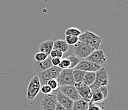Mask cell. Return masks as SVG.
Masks as SVG:
<instances>
[{"label":"cell","mask_w":128,"mask_h":110,"mask_svg":"<svg viewBox=\"0 0 128 110\" xmlns=\"http://www.w3.org/2000/svg\"><path fill=\"white\" fill-rule=\"evenodd\" d=\"M57 103L56 95H45L41 101V108L42 110H55Z\"/></svg>","instance_id":"9"},{"label":"cell","mask_w":128,"mask_h":110,"mask_svg":"<svg viewBox=\"0 0 128 110\" xmlns=\"http://www.w3.org/2000/svg\"><path fill=\"white\" fill-rule=\"evenodd\" d=\"M107 57L104 55L103 50H94L89 57H87L85 60L89 61L92 63L96 64L102 66L107 61Z\"/></svg>","instance_id":"8"},{"label":"cell","mask_w":128,"mask_h":110,"mask_svg":"<svg viewBox=\"0 0 128 110\" xmlns=\"http://www.w3.org/2000/svg\"><path fill=\"white\" fill-rule=\"evenodd\" d=\"M59 86H74L75 81L73 76V69H62L57 78Z\"/></svg>","instance_id":"6"},{"label":"cell","mask_w":128,"mask_h":110,"mask_svg":"<svg viewBox=\"0 0 128 110\" xmlns=\"http://www.w3.org/2000/svg\"><path fill=\"white\" fill-rule=\"evenodd\" d=\"M57 102L63 106L66 110H72L74 101L70 99L68 97L64 95L60 92H58L56 95Z\"/></svg>","instance_id":"13"},{"label":"cell","mask_w":128,"mask_h":110,"mask_svg":"<svg viewBox=\"0 0 128 110\" xmlns=\"http://www.w3.org/2000/svg\"><path fill=\"white\" fill-rule=\"evenodd\" d=\"M41 89V84L38 76L35 75L32 78L28 84L26 91V98L29 101H32L35 99Z\"/></svg>","instance_id":"4"},{"label":"cell","mask_w":128,"mask_h":110,"mask_svg":"<svg viewBox=\"0 0 128 110\" xmlns=\"http://www.w3.org/2000/svg\"><path fill=\"white\" fill-rule=\"evenodd\" d=\"M58 67L61 69H70V61H68L66 58H64V59H61L60 64H59Z\"/></svg>","instance_id":"24"},{"label":"cell","mask_w":128,"mask_h":110,"mask_svg":"<svg viewBox=\"0 0 128 110\" xmlns=\"http://www.w3.org/2000/svg\"><path fill=\"white\" fill-rule=\"evenodd\" d=\"M55 110H66L63 107V106H62L60 104H59V103H57L56 106Z\"/></svg>","instance_id":"31"},{"label":"cell","mask_w":128,"mask_h":110,"mask_svg":"<svg viewBox=\"0 0 128 110\" xmlns=\"http://www.w3.org/2000/svg\"><path fill=\"white\" fill-rule=\"evenodd\" d=\"M103 110V108L100 107L99 105L90 101L88 103V110Z\"/></svg>","instance_id":"28"},{"label":"cell","mask_w":128,"mask_h":110,"mask_svg":"<svg viewBox=\"0 0 128 110\" xmlns=\"http://www.w3.org/2000/svg\"><path fill=\"white\" fill-rule=\"evenodd\" d=\"M96 79V73L94 72H86L82 83L87 86L90 87L95 81Z\"/></svg>","instance_id":"17"},{"label":"cell","mask_w":128,"mask_h":110,"mask_svg":"<svg viewBox=\"0 0 128 110\" xmlns=\"http://www.w3.org/2000/svg\"><path fill=\"white\" fill-rule=\"evenodd\" d=\"M86 72L78 69H73V76L75 83H81L83 82L84 76Z\"/></svg>","instance_id":"19"},{"label":"cell","mask_w":128,"mask_h":110,"mask_svg":"<svg viewBox=\"0 0 128 110\" xmlns=\"http://www.w3.org/2000/svg\"><path fill=\"white\" fill-rule=\"evenodd\" d=\"M88 110V103L82 99L74 101L72 110Z\"/></svg>","instance_id":"18"},{"label":"cell","mask_w":128,"mask_h":110,"mask_svg":"<svg viewBox=\"0 0 128 110\" xmlns=\"http://www.w3.org/2000/svg\"><path fill=\"white\" fill-rule=\"evenodd\" d=\"M104 100L103 95L102 93L100 91L99 89H96L92 91V96L91 99H90V102L93 103H102L103 101Z\"/></svg>","instance_id":"16"},{"label":"cell","mask_w":128,"mask_h":110,"mask_svg":"<svg viewBox=\"0 0 128 110\" xmlns=\"http://www.w3.org/2000/svg\"><path fill=\"white\" fill-rule=\"evenodd\" d=\"M48 55H47L46 54L39 52L35 54L34 58L35 61H36V62H42V61L46 60L47 57H48Z\"/></svg>","instance_id":"23"},{"label":"cell","mask_w":128,"mask_h":110,"mask_svg":"<svg viewBox=\"0 0 128 110\" xmlns=\"http://www.w3.org/2000/svg\"><path fill=\"white\" fill-rule=\"evenodd\" d=\"M108 84V77L107 71L103 67H102L98 71L96 72V79L94 83L89 87L91 91L102 87L107 86Z\"/></svg>","instance_id":"2"},{"label":"cell","mask_w":128,"mask_h":110,"mask_svg":"<svg viewBox=\"0 0 128 110\" xmlns=\"http://www.w3.org/2000/svg\"><path fill=\"white\" fill-rule=\"evenodd\" d=\"M61 70L62 69H60L59 67L52 66L49 69L43 71V72L37 74L36 75L39 78L41 86L46 84V83L50 80H56Z\"/></svg>","instance_id":"3"},{"label":"cell","mask_w":128,"mask_h":110,"mask_svg":"<svg viewBox=\"0 0 128 110\" xmlns=\"http://www.w3.org/2000/svg\"><path fill=\"white\" fill-rule=\"evenodd\" d=\"M61 59H60V58L58 57L52 58V59H51V64H52V66H59V65L60 63V61H61Z\"/></svg>","instance_id":"29"},{"label":"cell","mask_w":128,"mask_h":110,"mask_svg":"<svg viewBox=\"0 0 128 110\" xmlns=\"http://www.w3.org/2000/svg\"><path fill=\"white\" fill-rule=\"evenodd\" d=\"M99 90L102 93V94L103 95V97H104V99H105L106 98L108 97V88L106 86L104 87H102L99 88Z\"/></svg>","instance_id":"30"},{"label":"cell","mask_w":128,"mask_h":110,"mask_svg":"<svg viewBox=\"0 0 128 110\" xmlns=\"http://www.w3.org/2000/svg\"><path fill=\"white\" fill-rule=\"evenodd\" d=\"M64 41L68 44V45L75 46L79 41L78 37L73 36H66Z\"/></svg>","instance_id":"22"},{"label":"cell","mask_w":128,"mask_h":110,"mask_svg":"<svg viewBox=\"0 0 128 110\" xmlns=\"http://www.w3.org/2000/svg\"><path fill=\"white\" fill-rule=\"evenodd\" d=\"M46 84L51 88L52 90H56L58 89L59 87V84H58V82H57V80L54 79V80H50L48 81Z\"/></svg>","instance_id":"27"},{"label":"cell","mask_w":128,"mask_h":110,"mask_svg":"<svg viewBox=\"0 0 128 110\" xmlns=\"http://www.w3.org/2000/svg\"><path fill=\"white\" fill-rule=\"evenodd\" d=\"M59 92H60L64 95L68 97L73 101H76L79 100V99H81L77 91H76V89L74 86L60 87Z\"/></svg>","instance_id":"11"},{"label":"cell","mask_w":128,"mask_h":110,"mask_svg":"<svg viewBox=\"0 0 128 110\" xmlns=\"http://www.w3.org/2000/svg\"><path fill=\"white\" fill-rule=\"evenodd\" d=\"M53 49L58 50L64 54L68 52L69 50V46L63 40H57L54 41Z\"/></svg>","instance_id":"15"},{"label":"cell","mask_w":128,"mask_h":110,"mask_svg":"<svg viewBox=\"0 0 128 110\" xmlns=\"http://www.w3.org/2000/svg\"><path fill=\"white\" fill-rule=\"evenodd\" d=\"M74 87L76 89L80 99L89 103L90 101L92 96V91L89 87L85 85L82 82L75 83Z\"/></svg>","instance_id":"7"},{"label":"cell","mask_w":128,"mask_h":110,"mask_svg":"<svg viewBox=\"0 0 128 110\" xmlns=\"http://www.w3.org/2000/svg\"><path fill=\"white\" fill-rule=\"evenodd\" d=\"M53 44L54 41L51 40L42 42L39 45L40 52L44 53L47 55H49L50 52L53 50Z\"/></svg>","instance_id":"14"},{"label":"cell","mask_w":128,"mask_h":110,"mask_svg":"<svg viewBox=\"0 0 128 110\" xmlns=\"http://www.w3.org/2000/svg\"><path fill=\"white\" fill-rule=\"evenodd\" d=\"M51 59L52 58L48 55L47 59L44 61H42V62L34 61V63L32 64V68L34 70V71L36 73V74L43 72L44 71L52 67V64H51Z\"/></svg>","instance_id":"12"},{"label":"cell","mask_w":128,"mask_h":110,"mask_svg":"<svg viewBox=\"0 0 128 110\" xmlns=\"http://www.w3.org/2000/svg\"><path fill=\"white\" fill-rule=\"evenodd\" d=\"M102 68L101 66H99L96 64L92 63L87 60H81L77 66L73 69H78V70H81L85 71V72H94L99 70Z\"/></svg>","instance_id":"10"},{"label":"cell","mask_w":128,"mask_h":110,"mask_svg":"<svg viewBox=\"0 0 128 110\" xmlns=\"http://www.w3.org/2000/svg\"><path fill=\"white\" fill-rule=\"evenodd\" d=\"M79 41L87 44L95 50L100 48L102 43V38L90 31H86L78 36Z\"/></svg>","instance_id":"1"},{"label":"cell","mask_w":128,"mask_h":110,"mask_svg":"<svg viewBox=\"0 0 128 110\" xmlns=\"http://www.w3.org/2000/svg\"><path fill=\"white\" fill-rule=\"evenodd\" d=\"M82 33L80 30L76 27H69L65 31L66 36H73L78 37Z\"/></svg>","instance_id":"21"},{"label":"cell","mask_w":128,"mask_h":110,"mask_svg":"<svg viewBox=\"0 0 128 110\" xmlns=\"http://www.w3.org/2000/svg\"><path fill=\"white\" fill-rule=\"evenodd\" d=\"M66 59L70 61V69H75V67L78 64L79 62L81 61V59H78V57H76L75 55H70L69 56L66 57Z\"/></svg>","instance_id":"20"},{"label":"cell","mask_w":128,"mask_h":110,"mask_svg":"<svg viewBox=\"0 0 128 110\" xmlns=\"http://www.w3.org/2000/svg\"><path fill=\"white\" fill-rule=\"evenodd\" d=\"M40 91L42 92L43 94L45 95H48L52 94V92H53V90L51 89V88L48 86L47 84H45L44 85H42L41 89H40Z\"/></svg>","instance_id":"26"},{"label":"cell","mask_w":128,"mask_h":110,"mask_svg":"<svg viewBox=\"0 0 128 110\" xmlns=\"http://www.w3.org/2000/svg\"><path fill=\"white\" fill-rule=\"evenodd\" d=\"M95 50L87 44L78 41L75 46H73L74 55L81 60L86 59Z\"/></svg>","instance_id":"5"},{"label":"cell","mask_w":128,"mask_h":110,"mask_svg":"<svg viewBox=\"0 0 128 110\" xmlns=\"http://www.w3.org/2000/svg\"><path fill=\"white\" fill-rule=\"evenodd\" d=\"M49 56L51 58H60V59H62V56H63V54H62L61 52H60L59 50H58L53 49L50 53Z\"/></svg>","instance_id":"25"}]
</instances>
